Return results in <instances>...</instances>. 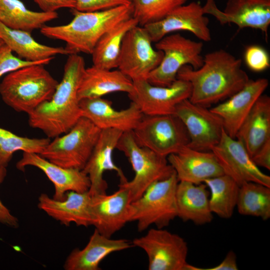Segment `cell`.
<instances>
[{
    "mask_svg": "<svg viewBox=\"0 0 270 270\" xmlns=\"http://www.w3.org/2000/svg\"><path fill=\"white\" fill-rule=\"evenodd\" d=\"M131 4L132 0H76L75 9L81 12H93Z\"/></svg>",
    "mask_w": 270,
    "mask_h": 270,
    "instance_id": "cell-37",
    "label": "cell"
},
{
    "mask_svg": "<svg viewBox=\"0 0 270 270\" xmlns=\"http://www.w3.org/2000/svg\"><path fill=\"white\" fill-rule=\"evenodd\" d=\"M144 26H136L126 34L122 42L118 68L132 81L147 80L160 64L162 52L155 50Z\"/></svg>",
    "mask_w": 270,
    "mask_h": 270,
    "instance_id": "cell-11",
    "label": "cell"
},
{
    "mask_svg": "<svg viewBox=\"0 0 270 270\" xmlns=\"http://www.w3.org/2000/svg\"><path fill=\"white\" fill-rule=\"evenodd\" d=\"M32 166L42 170L52 182L54 188L53 198L63 200L66 192H88L90 182L82 170L65 168L54 164L36 153L23 152L21 159L16 163L18 169Z\"/></svg>",
    "mask_w": 270,
    "mask_h": 270,
    "instance_id": "cell-21",
    "label": "cell"
},
{
    "mask_svg": "<svg viewBox=\"0 0 270 270\" xmlns=\"http://www.w3.org/2000/svg\"><path fill=\"white\" fill-rule=\"evenodd\" d=\"M236 256L232 250L229 251L224 260L218 265L210 268H200L188 264L186 270H238Z\"/></svg>",
    "mask_w": 270,
    "mask_h": 270,
    "instance_id": "cell-39",
    "label": "cell"
},
{
    "mask_svg": "<svg viewBox=\"0 0 270 270\" xmlns=\"http://www.w3.org/2000/svg\"><path fill=\"white\" fill-rule=\"evenodd\" d=\"M132 87L133 82L119 70H108L93 65L84 70L78 90V98L80 100L102 98L114 92L128 94Z\"/></svg>",
    "mask_w": 270,
    "mask_h": 270,
    "instance_id": "cell-27",
    "label": "cell"
},
{
    "mask_svg": "<svg viewBox=\"0 0 270 270\" xmlns=\"http://www.w3.org/2000/svg\"><path fill=\"white\" fill-rule=\"evenodd\" d=\"M203 183L210 190V206L212 214L222 218H230L236 206L240 185L225 174L206 180Z\"/></svg>",
    "mask_w": 270,
    "mask_h": 270,
    "instance_id": "cell-31",
    "label": "cell"
},
{
    "mask_svg": "<svg viewBox=\"0 0 270 270\" xmlns=\"http://www.w3.org/2000/svg\"><path fill=\"white\" fill-rule=\"evenodd\" d=\"M46 138H28L19 136L0 128V166L6 167L13 154L18 150L40 154L50 142Z\"/></svg>",
    "mask_w": 270,
    "mask_h": 270,
    "instance_id": "cell-33",
    "label": "cell"
},
{
    "mask_svg": "<svg viewBox=\"0 0 270 270\" xmlns=\"http://www.w3.org/2000/svg\"><path fill=\"white\" fill-rule=\"evenodd\" d=\"M0 38L22 60L47 64L56 55H69L64 48L44 45L36 41L31 32L12 29L0 22Z\"/></svg>",
    "mask_w": 270,
    "mask_h": 270,
    "instance_id": "cell-26",
    "label": "cell"
},
{
    "mask_svg": "<svg viewBox=\"0 0 270 270\" xmlns=\"http://www.w3.org/2000/svg\"><path fill=\"white\" fill-rule=\"evenodd\" d=\"M189 0H132V16L138 25L144 26L158 22Z\"/></svg>",
    "mask_w": 270,
    "mask_h": 270,
    "instance_id": "cell-34",
    "label": "cell"
},
{
    "mask_svg": "<svg viewBox=\"0 0 270 270\" xmlns=\"http://www.w3.org/2000/svg\"><path fill=\"white\" fill-rule=\"evenodd\" d=\"M145 252L149 270H185L188 248L180 236L166 230L150 228L132 242Z\"/></svg>",
    "mask_w": 270,
    "mask_h": 270,
    "instance_id": "cell-10",
    "label": "cell"
},
{
    "mask_svg": "<svg viewBox=\"0 0 270 270\" xmlns=\"http://www.w3.org/2000/svg\"><path fill=\"white\" fill-rule=\"evenodd\" d=\"M252 158L258 167L270 170V140L264 143L252 156Z\"/></svg>",
    "mask_w": 270,
    "mask_h": 270,
    "instance_id": "cell-41",
    "label": "cell"
},
{
    "mask_svg": "<svg viewBox=\"0 0 270 270\" xmlns=\"http://www.w3.org/2000/svg\"><path fill=\"white\" fill-rule=\"evenodd\" d=\"M100 132L89 120L82 116L68 132L50 140L39 154L60 166L82 170Z\"/></svg>",
    "mask_w": 270,
    "mask_h": 270,
    "instance_id": "cell-7",
    "label": "cell"
},
{
    "mask_svg": "<svg viewBox=\"0 0 270 270\" xmlns=\"http://www.w3.org/2000/svg\"><path fill=\"white\" fill-rule=\"evenodd\" d=\"M126 239H112L94 230L86 246L74 249L66 258V270H100V262L110 254L134 247Z\"/></svg>",
    "mask_w": 270,
    "mask_h": 270,
    "instance_id": "cell-24",
    "label": "cell"
},
{
    "mask_svg": "<svg viewBox=\"0 0 270 270\" xmlns=\"http://www.w3.org/2000/svg\"><path fill=\"white\" fill-rule=\"evenodd\" d=\"M179 180L174 172L168 178L156 182L132 202L130 222L136 221L140 232L154 225L162 228L178 216L176 190Z\"/></svg>",
    "mask_w": 270,
    "mask_h": 270,
    "instance_id": "cell-5",
    "label": "cell"
},
{
    "mask_svg": "<svg viewBox=\"0 0 270 270\" xmlns=\"http://www.w3.org/2000/svg\"><path fill=\"white\" fill-rule=\"evenodd\" d=\"M242 64L241 59L219 49L206 54L198 69L189 65L182 67L177 79L190 83L191 102L207 107L226 100L249 81Z\"/></svg>",
    "mask_w": 270,
    "mask_h": 270,
    "instance_id": "cell-1",
    "label": "cell"
},
{
    "mask_svg": "<svg viewBox=\"0 0 270 270\" xmlns=\"http://www.w3.org/2000/svg\"><path fill=\"white\" fill-rule=\"evenodd\" d=\"M3 44H4L3 42H2V40L0 38V46L1 45H2Z\"/></svg>",
    "mask_w": 270,
    "mask_h": 270,
    "instance_id": "cell-42",
    "label": "cell"
},
{
    "mask_svg": "<svg viewBox=\"0 0 270 270\" xmlns=\"http://www.w3.org/2000/svg\"><path fill=\"white\" fill-rule=\"evenodd\" d=\"M137 144L165 158L189 142L186 129L175 114L144 115L132 131Z\"/></svg>",
    "mask_w": 270,
    "mask_h": 270,
    "instance_id": "cell-9",
    "label": "cell"
},
{
    "mask_svg": "<svg viewBox=\"0 0 270 270\" xmlns=\"http://www.w3.org/2000/svg\"><path fill=\"white\" fill-rule=\"evenodd\" d=\"M116 148L128 158L134 172L132 180L118 185L128 190L132 202L141 196L154 182L168 178L174 172L167 158L139 146L132 131L122 134Z\"/></svg>",
    "mask_w": 270,
    "mask_h": 270,
    "instance_id": "cell-6",
    "label": "cell"
},
{
    "mask_svg": "<svg viewBox=\"0 0 270 270\" xmlns=\"http://www.w3.org/2000/svg\"><path fill=\"white\" fill-rule=\"evenodd\" d=\"M34 64H42L28 62L14 56L4 43L0 46V78L9 72Z\"/></svg>",
    "mask_w": 270,
    "mask_h": 270,
    "instance_id": "cell-36",
    "label": "cell"
},
{
    "mask_svg": "<svg viewBox=\"0 0 270 270\" xmlns=\"http://www.w3.org/2000/svg\"><path fill=\"white\" fill-rule=\"evenodd\" d=\"M43 12H54L62 8H75L76 0H34Z\"/></svg>",
    "mask_w": 270,
    "mask_h": 270,
    "instance_id": "cell-38",
    "label": "cell"
},
{
    "mask_svg": "<svg viewBox=\"0 0 270 270\" xmlns=\"http://www.w3.org/2000/svg\"><path fill=\"white\" fill-rule=\"evenodd\" d=\"M236 138L240 140L251 157L270 140V98L262 94L239 128Z\"/></svg>",
    "mask_w": 270,
    "mask_h": 270,
    "instance_id": "cell-28",
    "label": "cell"
},
{
    "mask_svg": "<svg viewBox=\"0 0 270 270\" xmlns=\"http://www.w3.org/2000/svg\"><path fill=\"white\" fill-rule=\"evenodd\" d=\"M204 14L213 16L222 24L232 23L239 29L250 28L260 30L268 38L270 24V0H228L224 10L214 0H206Z\"/></svg>",
    "mask_w": 270,
    "mask_h": 270,
    "instance_id": "cell-15",
    "label": "cell"
},
{
    "mask_svg": "<svg viewBox=\"0 0 270 270\" xmlns=\"http://www.w3.org/2000/svg\"><path fill=\"white\" fill-rule=\"evenodd\" d=\"M244 57L246 64L254 72H262L270 67L268 53L260 46L252 45L248 46L244 52Z\"/></svg>",
    "mask_w": 270,
    "mask_h": 270,
    "instance_id": "cell-35",
    "label": "cell"
},
{
    "mask_svg": "<svg viewBox=\"0 0 270 270\" xmlns=\"http://www.w3.org/2000/svg\"><path fill=\"white\" fill-rule=\"evenodd\" d=\"M86 68L78 54L68 55L62 80L52 98L28 114V124L54 138L68 132L82 117L78 90Z\"/></svg>",
    "mask_w": 270,
    "mask_h": 270,
    "instance_id": "cell-2",
    "label": "cell"
},
{
    "mask_svg": "<svg viewBox=\"0 0 270 270\" xmlns=\"http://www.w3.org/2000/svg\"><path fill=\"white\" fill-rule=\"evenodd\" d=\"M167 160L179 181L200 184L224 174L212 151L198 150L186 146L178 152L169 155Z\"/></svg>",
    "mask_w": 270,
    "mask_h": 270,
    "instance_id": "cell-22",
    "label": "cell"
},
{
    "mask_svg": "<svg viewBox=\"0 0 270 270\" xmlns=\"http://www.w3.org/2000/svg\"><path fill=\"white\" fill-rule=\"evenodd\" d=\"M118 187L110 194L91 196L92 226L108 238L130 222L132 203L130 192L124 187Z\"/></svg>",
    "mask_w": 270,
    "mask_h": 270,
    "instance_id": "cell-17",
    "label": "cell"
},
{
    "mask_svg": "<svg viewBox=\"0 0 270 270\" xmlns=\"http://www.w3.org/2000/svg\"><path fill=\"white\" fill-rule=\"evenodd\" d=\"M155 47L164 54L159 65L147 78L152 85L169 86L177 79L178 72L183 66L189 65L198 69L203 64L202 42L179 34L164 36L156 42Z\"/></svg>",
    "mask_w": 270,
    "mask_h": 270,
    "instance_id": "cell-8",
    "label": "cell"
},
{
    "mask_svg": "<svg viewBox=\"0 0 270 270\" xmlns=\"http://www.w3.org/2000/svg\"><path fill=\"white\" fill-rule=\"evenodd\" d=\"M91 196L88 192H68L63 200H56L42 194L38 198V207L62 224L74 223L78 226H92Z\"/></svg>",
    "mask_w": 270,
    "mask_h": 270,
    "instance_id": "cell-23",
    "label": "cell"
},
{
    "mask_svg": "<svg viewBox=\"0 0 270 270\" xmlns=\"http://www.w3.org/2000/svg\"><path fill=\"white\" fill-rule=\"evenodd\" d=\"M70 10L74 18L69 23L45 25L40 29L44 36L64 42L65 48L70 54L80 52L91 54L98 40L106 32L133 14L132 4L93 12Z\"/></svg>",
    "mask_w": 270,
    "mask_h": 270,
    "instance_id": "cell-3",
    "label": "cell"
},
{
    "mask_svg": "<svg viewBox=\"0 0 270 270\" xmlns=\"http://www.w3.org/2000/svg\"><path fill=\"white\" fill-rule=\"evenodd\" d=\"M236 207L242 215L268 220L270 188L254 182L243 184L240 186Z\"/></svg>",
    "mask_w": 270,
    "mask_h": 270,
    "instance_id": "cell-32",
    "label": "cell"
},
{
    "mask_svg": "<svg viewBox=\"0 0 270 270\" xmlns=\"http://www.w3.org/2000/svg\"><path fill=\"white\" fill-rule=\"evenodd\" d=\"M224 174L241 186L254 182L270 188V176L263 172L252 160L242 143L223 130L221 138L211 150Z\"/></svg>",
    "mask_w": 270,
    "mask_h": 270,
    "instance_id": "cell-14",
    "label": "cell"
},
{
    "mask_svg": "<svg viewBox=\"0 0 270 270\" xmlns=\"http://www.w3.org/2000/svg\"><path fill=\"white\" fill-rule=\"evenodd\" d=\"M122 133L116 129L101 130L93 151L82 170L89 178L90 185L88 192L91 196L106 193L108 183L103 178L106 171H115L120 178V182L128 180L112 158L113 152Z\"/></svg>",
    "mask_w": 270,
    "mask_h": 270,
    "instance_id": "cell-18",
    "label": "cell"
},
{
    "mask_svg": "<svg viewBox=\"0 0 270 270\" xmlns=\"http://www.w3.org/2000/svg\"><path fill=\"white\" fill-rule=\"evenodd\" d=\"M6 174V167L0 166V184ZM0 222L8 226L16 228L18 226V218L11 214L8 208L0 200Z\"/></svg>",
    "mask_w": 270,
    "mask_h": 270,
    "instance_id": "cell-40",
    "label": "cell"
},
{
    "mask_svg": "<svg viewBox=\"0 0 270 270\" xmlns=\"http://www.w3.org/2000/svg\"><path fill=\"white\" fill-rule=\"evenodd\" d=\"M138 25L133 16L116 24L98 40L92 53L93 65L108 70L118 68L122 40L126 33Z\"/></svg>",
    "mask_w": 270,
    "mask_h": 270,
    "instance_id": "cell-30",
    "label": "cell"
},
{
    "mask_svg": "<svg viewBox=\"0 0 270 270\" xmlns=\"http://www.w3.org/2000/svg\"><path fill=\"white\" fill-rule=\"evenodd\" d=\"M132 82L128 96L144 115L174 114L177 106L191 94L190 83L180 79L166 86L152 85L146 80Z\"/></svg>",
    "mask_w": 270,
    "mask_h": 270,
    "instance_id": "cell-12",
    "label": "cell"
},
{
    "mask_svg": "<svg viewBox=\"0 0 270 270\" xmlns=\"http://www.w3.org/2000/svg\"><path fill=\"white\" fill-rule=\"evenodd\" d=\"M44 66L32 64L7 74L0 83L4 102L16 111L28 114L49 100L58 82Z\"/></svg>",
    "mask_w": 270,
    "mask_h": 270,
    "instance_id": "cell-4",
    "label": "cell"
},
{
    "mask_svg": "<svg viewBox=\"0 0 270 270\" xmlns=\"http://www.w3.org/2000/svg\"><path fill=\"white\" fill-rule=\"evenodd\" d=\"M266 78L250 80L239 91L210 110L222 120L224 132L235 138L257 100L268 86Z\"/></svg>",
    "mask_w": 270,
    "mask_h": 270,
    "instance_id": "cell-19",
    "label": "cell"
},
{
    "mask_svg": "<svg viewBox=\"0 0 270 270\" xmlns=\"http://www.w3.org/2000/svg\"><path fill=\"white\" fill-rule=\"evenodd\" d=\"M185 126L189 136L188 146L211 151L219 142L224 130L221 118L210 109L186 99L176 106L174 114Z\"/></svg>",
    "mask_w": 270,
    "mask_h": 270,
    "instance_id": "cell-13",
    "label": "cell"
},
{
    "mask_svg": "<svg viewBox=\"0 0 270 270\" xmlns=\"http://www.w3.org/2000/svg\"><path fill=\"white\" fill-rule=\"evenodd\" d=\"M204 14L201 4L192 2L178 7L162 19L144 26L152 42L178 30L190 32L198 39L208 42L211 40L212 36L209 20Z\"/></svg>",
    "mask_w": 270,
    "mask_h": 270,
    "instance_id": "cell-16",
    "label": "cell"
},
{
    "mask_svg": "<svg viewBox=\"0 0 270 270\" xmlns=\"http://www.w3.org/2000/svg\"><path fill=\"white\" fill-rule=\"evenodd\" d=\"M178 216L184 222L196 225L210 223L213 214L210 206V191L204 183L179 181L176 190Z\"/></svg>",
    "mask_w": 270,
    "mask_h": 270,
    "instance_id": "cell-25",
    "label": "cell"
},
{
    "mask_svg": "<svg viewBox=\"0 0 270 270\" xmlns=\"http://www.w3.org/2000/svg\"><path fill=\"white\" fill-rule=\"evenodd\" d=\"M82 116L89 120L100 130L116 129L132 131L144 114L138 106L131 102L128 108L118 110L112 102L102 98H84L80 101Z\"/></svg>",
    "mask_w": 270,
    "mask_h": 270,
    "instance_id": "cell-20",
    "label": "cell"
},
{
    "mask_svg": "<svg viewBox=\"0 0 270 270\" xmlns=\"http://www.w3.org/2000/svg\"><path fill=\"white\" fill-rule=\"evenodd\" d=\"M58 16L56 12L30 10L20 0H0V22L12 29L31 32Z\"/></svg>",
    "mask_w": 270,
    "mask_h": 270,
    "instance_id": "cell-29",
    "label": "cell"
}]
</instances>
